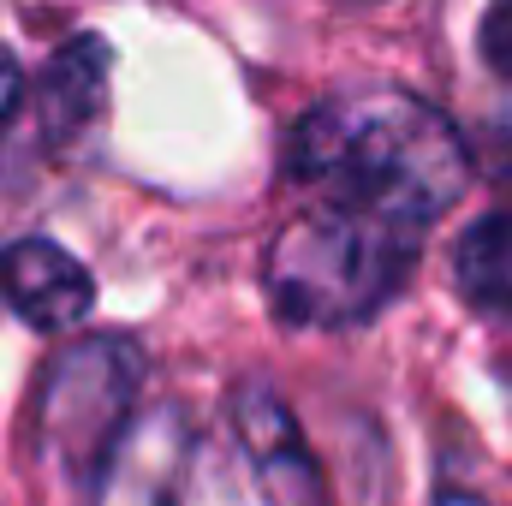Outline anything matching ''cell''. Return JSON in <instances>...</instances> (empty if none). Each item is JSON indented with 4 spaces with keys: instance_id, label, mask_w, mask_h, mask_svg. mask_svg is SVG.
<instances>
[{
    "instance_id": "obj_3",
    "label": "cell",
    "mask_w": 512,
    "mask_h": 506,
    "mask_svg": "<svg viewBox=\"0 0 512 506\" xmlns=\"http://www.w3.org/2000/svg\"><path fill=\"white\" fill-rule=\"evenodd\" d=\"M143 387V352L126 334H90L66 346L42 387V453L72 483H102L114 447L131 429V399Z\"/></svg>"
},
{
    "instance_id": "obj_4",
    "label": "cell",
    "mask_w": 512,
    "mask_h": 506,
    "mask_svg": "<svg viewBox=\"0 0 512 506\" xmlns=\"http://www.w3.org/2000/svg\"><path fill=\"white\" fill-rule=\"evenodd\" d=\"M0 286L6 304L36 328V334H66L96 310V280L72 251L54 239H18L0 256Z\"/></svg>"
},
{
    "instance_id": "obj_10",
    "label": "cell",
    "mask_w": 512,
    "mask_h": 506,
    "mask_svg": "<svg viewBox=\"0 0 512 506\" xmlns=\"http://www.w3.org/2000/svg\"><path fill=\"white\" fill-rule=\"evenodd\" d=\"M18 102H24V66H18V54L0 42V126L18 114Z\"/></svg>"
},
{
    "instance_id": "obj_7",
    "label": "cell",
    "mask_w": 512,
    "mask_h": 506,
    "mask_svg": "<svg viewBox=\"0 0 512 506\" xmlns=\"http://www.w3.org/2000/svg\"><path fill=\"white\" fill-rule=\"evenodd\" d=\"M36 102H42V126H48V137L84 131L96 114H102V102H108V48H102L96 36L66 42V48L48 60Z\"/></svg>"
},
{
    "instance_id": "obj_11",
    "label": "cell",
    "mask_w": 512,
    "mask_h": 506,
    "mask_svg": "<svg viewBox=\"0 0 512 506\" xmlns=\"http://www.w3.org/2000/svg\"><path fill=\"white\" fill-rule=\"evenodd\" d=\"M441 506H483V501H471V495H447Z\"/></svg>"
},
{
    "instance_id": "obj_6",
    "label": "cell",
    "mask_w": 512,
    "mask_h": 506,
    "mask_svg": "<svg viewBox=\"0 0 512 506\" xmlns=\"http://www.w3.org/2000/svg\"><path fill=\"white\" fill-rule=\"evenodd\" d=\"M233 417H239V441L256 459V483H262V501L268 506H316L322 501V477H316V459L304 453L286 405L256 381L239 387L233 399Z\"/></svg>"
},
{
    "instance_id": "obj_2",
    "label": "cell",
    "mask_w": 512,
    "mask_h": 506,
    "mask_svg": "<svg viewBox=\"0 0 512 506\" xmlns=\"http://www.w3.org/2000/svg\"><path fill=\"white\" fill-rule=\"evenodd\" d=\"M411 227L352 209V203H316L298 221L280 227L268 251V304L292 328H358L405 286L417 262Z\"/></svg>"
},
{
    "instance_id": "obj_9",
    "label": "cell",
    "mask_w": 512,
    "mask_h": 506,
    "mask_svg": "<svg viewBox=\"0 0 512 506\" xmlns=\"http://www.w3.org/2000/svg\"><path fill=\"white\" fill-rule=\"evenodd\" d=\"M483 54L501 78H512V0H495L483 12Z\"/></svg>"
},
{
    "instance_id": "obj_8",
    "label": "cell",
    "mask_w": 512,
    "mask_h": 506,
    "mask_svg": "<svg viewBox=\"0 0 512 506\" xmlns=\"http://www.w3.org/2000/svg\"><path fill=\"white\" fill-rule=\"evenodd\" d=\"M453 280L477 310L512 316V209L483 215L453 245Z\"/></svg>"
},
{
    "instance_id": "obj_5",
    "label": "cell",
    "mask_w": 512,
    "mask_h": 506,
    "mask_svg": "<svg viewBox=\"0 0 512 506\" xmlns=\"http://www.w3.org/2000/svg\"><path fill=\"white\" fill-rule=\"evenodd\" d=\"M185 471H191V429H185V411L167 405L131 423L96 489H102V506H179Z\"/></svg>"
},
{
    "instance_id": "obj_12",
    "label": "cell",
    "mask_w": 512,
    "mask_h": 506,
    "mask_svg": "<svg viewBox=\"0 0 512 506\" xmlns=\"http://www.w3.org/2000/svg\"><path fill=\"white\" fill-rule=\"evenodd\" d=\"M0 298H6V286H0Z\"/></svg>"
},
{
    "instance_id": "obj_1",
    "label": "cell",
    "mask_w": 512,
    "mask_h": 506,
    "mask_svg": "<svg viewBox=\"0 0 512 506\" xmlns=\"http://www.w3.org/2000/svg\"><path fill=\"white\" fill-rule=\"evenodd\" d=\"M292 173L328 197L429 233L471 179L465 137L411 90H346L316 102L292 131Z\"/></svg>"
}]
</instances>
